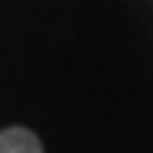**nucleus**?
Returning a JSON list of instances; mask_svg holds the SVG:
<instances>
[{
  "label": "nucleus",
  "mask_w": 153,
  "mask_h": 153,
  "mask_svg": "<svg viewBox=\"0 0 153 153\" xmlns=\"http://www.w3.org/2000/svg\"><path fill=\"white\" fill-rule=\"evenodd\" d=\"M0 153H42V140L30 127H7L0 130Z\"/></svg>",
  "instance_id": "1"
}]
</instances>
